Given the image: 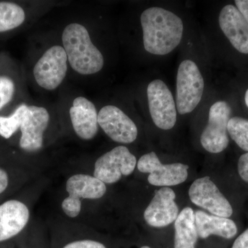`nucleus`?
<instances>
[{"mask_svg": "<svg viewBox=\"0 0 248 248\" xmlns=\"http://www.w3.org/2000/svg\"><path fill=\"white\" fill-rule=\"evenodd\" d=\"M49 121L50 115L45 108L28 106L20 127L21 149L27 152L40 151L43 146L44 134Z\"/></svg>", "mask_w": 248, "mask_h": 248, "instance_id": "nucleus-12", "label": "nucleus"}, {"mask_svg": "<svg viewBox=\"0 0 248 248\" xmlns=\"http://www.w3.org/2000/svg\"><path fill=\"white\" fill-rule=\"evenodd\" d=\"M228 135L243 151L248 152V120L240 117L230 119Z\"/></svg>", "mask_w": 248, "mask_h": 248, "instance_id": "nucleus-21", "label": "nucleus"}, {"mask_svg": "<svg viewBox=\"0 0 248 248\" xmlns=\"http://www.w3.org/2000/svg\"><path fill=\"white\" fill-rule=\"evenodd\" d=\"M27 108V104H22L11 115L0 116V136L8 140L20 129Z\"/></svg>", "mask_w": 248, "mask_h": 248, "instance_id": "nucleus-20", "label": "nucleus"}, {"mask_svg": "<svg viewBox=\"0 0 248 248\" xmlns=\"http://www.w3.org/2000/svg\"><path fill=\"white\" fill-rule=\"evenodd\" d=\"M220 28L240 53L248 54V23L236 6L226 5L218 17Z\"/></svg>", "mask_w": 248, "mask_h": 248, "instance_id": "nucleus-14", "label": "nucleus"}, {"mask_svg": "<svg viewBox=\"0 0 248 248\" xmlns=\"http://www.w3.org/2000/svg\"><path fill=\"white\" fill-rule=\"evenodd\" d=\"M195 215L197 232L202 239L215 235L223 239H231L237 234L236 223L229 218L208 215L202 210L196 211Z\"/></svg>", "mask_w": 248, "mask_h": 248, "instance_id": "nucleus-17", "label": "nucleus"}, {"mask_svg": "<svg viewBox=\"0 0 248 248\" xmlns=\"http://www.w3.org/2000/svg\"><path fill=\"white\" fill-rule=\"evenodd\" d=\"M231 248H248V228L236 238Z\"/></svg>", "mask_w": 248, "mask_h": 248, "instance_id": "nucleus-25", "label": "nucleus"}, {"mask_svg": "<svg viewBox=\"0 0 248 248\" xmlns=\"http://www.w3.org/2000/svg\"><path fill=\"white\" fill-rule=\"evenodd\" d=\"M152 120L162 130H170L177 122V110L172 93L164 81L155 79L147 89Z\"/></svg>", "mask_w": 248, "mask_h": 248, "instance_id": "nucleus-8", "label": "nucleus"}, {"mask_svg": "<svg viewBox=\"0 0 248 248\" xmlns=\"http://www.w3.org/2000/svg\"><path fill=\"white\" fill-rule=\"evenodd\" d=\"M140 248H150L149 246H142V247Z\"/></svg>", "mask_w": 248, "mask_h": 248, "instance_id": "nucleus-29", "label": "nucleus"}, {"mask_svg": "<svg viewBox=\"0 0 248 248\" xmlns=\"http://www.w3.org/2000/svg\"><path fill=\"white\" fill-rule=\"evenodd\" d=\"M231 108L223 101H218L210 107L208 122L201 136V143L209 153H220L229 144L228 124L231 119Z\"/></svg>", "mask_w": 248, "mask_h": 248, "instance_id": "nucleus-6", "label": "nucleus"}, {"mask_svg": "<svg viewBox=\"0 0 248 248\" xmlns=\"http://www.w3.org/2000/svg\"><path fill=\"white\" fill-rule=\"evenodd\" d=\"M137 167L140 172L149 174L148 182L155 186L179 185L188 177V166L182 163L162 164L155 152L143 155L139 159Z\"/></svg>", "mask_w": 248, "mask_h": 248, "instance_id": "nucleus-7", "label": "nucleus"}, {"mask_svg": "<svg viewBox=\"0 0 248 248\" xmlns=\"http://www.w3.org/2000/svg\"><path fill=\"white\" fill-rule=\"evenodd\" d=\"M234 2L236 7L248 23V0H236Z\"/></svg>", "mask_w": 248, "mask_h": 248, "instance_id": "nucleus-26", "label": "nucleus"}, {"mask_svg": "<svg viewBox=\"0 0 248 248\" xmlns=\"http://www.w3.org/2000/svg\"><path fill=\"white\" fill-rule=\"evenodd\" d=\"M188 195L192 203L212 215L224 218L232 215L231 204L209 177L196 179L189 189Z\"/></svg>", "mask_w": 248, "mask_h": 248, "instance_id": "nucleus-10", "label": "nucleus"}, {"mask_svg": "<svg viewBox=\"0 0 248 248\" xmlns=\"http://www.w3.org/2000/svg\"><path fill=\"white\" fill-rule=\"evenodd\" d=\"M67 60L63 47L54 46L48 49L34 67L37 84L48 91L56 89L66 76Z\"/></svg>", "mask_w": 248, "mask_h": 248, "instance_id": "nucleus-9", "label": "nucleus"}, {"mask_svg": "<svg viewBox=\"0 0 248 248\" xmlns=\"http://www.w3.org/2000/svg\"><path fill=\"white\" fill-rule=\"evenodd\" d=\"M62 43L74 71L81 75H92L102 69L104 57L93 45L84 26L77 23L67 26L62 34Z\"/></svg>", "mask_w": 248, "mask_h": 248, "instance_id": "nucleus-2", "label": "nucleus"}, {"mask_svg": "<svg viewBox=\"0 0 248 248\" xmlns=\"http://www.w3.org/2000/svg\"><path fill=\"white\" fill-rule=\"evenodd\" d=\"M98 124L112 140L121 143H131L138 135V127L133 121L114 106H106L98 113Z\"/></svg>", "mask_w": 248, "mask_h": 248, "instance_id": "nucleus-11", "label": "nucleus"}, {"mask_svg": "<svg viewBox=\"0 0 248 248\" xmlns=\"http://www.w3.org/2000/svg\"><path fill=\"white\" fill-rule=\"evenodd\" d=\"M137 164L136 157L127 147H115L98 158L94 163L93 176L105 184H115L123 176L130 175Z\"/></svg>", "mask_w": 248, "mask_h": 248, "instance_id": "nucleus-5", "label": "nucleus"}, {"mask_svg": "<svg viewBox=\"0 0 248 248\" xmlns=\"http://www.w3.org/2000/svg\"><path fill=\"white\" fill-rule=\"evenodd\" d=\"M25 19V11L22 6L11 1H0V33L17 29Z\"/></svg>", "mask_w": 248, "mask_h": 248, "instance_id": "nucleus-19", "label": "nucleus"}, {"mask_svg": "<svg viewBox=\"0 0 248 248\" xmlns=\"http://www.w3.org/2000/svg\"><path fill=\"white\" fill-rule=\"evenodd\" d=\"M70 117L76 135L84 140H91L98 131V113L94 104L84 97L73 101Z\"/></svg>", "mask_w": 248, "mask_h": 248, "instance_id": "nucleus-16", "label": "nucleus"}, {"mask_svg": "<svg viewBox=\"0 0 248 248\" xmlns=\"http://www.w3.org/2000/svg\"><path fill=\"white\" fill-rule=\"evenodd\" d=\"M245 102H246V106L248 108V89L246 91V94H245Z\"/></svg>", "mask_w": 248, "mask_h": 248, "instance_id": "nucleus-28", "label": "nucleus"}, {"mask_svg": "<svg viewBox=\"0 0 248 248\" xmlns=\"http://www.w3.org/2000/svg\"><path fill=\"white\" fill-rule=\"evenodd\" d=\"M16 91V82L6 75H0V110L14 99Z\"/></svg>", "mask_w": 248, "mask_h": 248, "instance_id": "nucleus-22", "label": "nucleus"}, {"mask_svg": "<svg viewBox=\"0 0 248 248\" xmlns=\"http://www.w3.org/2000/svg\"><path fill=\"white\" fill-rule=\"evenodd\" d=\"M9 186V176L4 170L0 169V195Z\"/></svg>", "mask_w": 248, "mask_h": 248, "instance_id": "nucleus-27", "label": "nucleus"}, {"mask_svg": "<svg viewBox=\"0 0 248 248\" xmlns=\"http://www.w3.org/2000/svg\"><path fill=\"white\" fill-rule=\"evenodd\" d=\"M143 46L148 53L167 55L182 41L184 24L182 19L162 8L152 7L142 13Z\"/></svg>", "mask_w": 248, "mask_h": 248, "instance_id": "nucleus-1", "label": "nucleus"}, {"mask_svg": "<svg viewBox=\"0 0 248 248\" xmlns=\"http://www.w3.org/2000/svg\"><path fill=\"white\" fill-rule=\"evenodd\" d=\"M66 190L68 196L62 202V210L67 217L76 218L81 213V200L102 198L107 193V187L104 182L93 175L76 174L66 181Z\"/></svg>", "mask_w": 248, "mask_h": 248, "instance_id": "nucleus-3", "label": "nucleus"}, {"mask_svg": "<svg viewBox=\"0 0 248 248\" xmlns=\"http://www.w3.org/2000/svg\"><path fill=\"white\" fill-rule=\"evenodd\" d=\"M30 211L25 203L9 200L0 205V242L12 239L26 228Z\"/></svg>", "mask_w": 248, "mask_h": 248, "instance_id": "nucleus-15", "label": "nucleus"}, {"mask_svg": "<svg viewBox=\"0 0 248 248\" xmlns=\"http://www.w3.org/2000/svg\"><path fill=\"white\" fill-rule=\"evenodd\" d=\"M175 199V192L169 187L156 191L143 213L147 224L154 228H164L175 221L179 214Z\"/></svg>", "mask_w": 248, "mask_h": 248, "instance_id": "nucleus-13", "label": "nucleus"}, {"mask_svg": "<svg viewBox=\"0 0 248 248\" xmlns=\"http://www.w3.org/2000/svg\"><path fill=\"white\" fill-rule=\"evenodd\" d=\"M237 167L240 177L248 184V152L240 156Z\"/></svg>", "mask_w": 248, "mask_h": 248, "instance_id": "nucleus-24", "label": "nucleus"}, {"mask_svg": "<svg viewBox=\"0 0 248 248\" xmlns=\"http://www.w3.org/2000/svg\"><path fill=\"white\" fill-rule=\"evenodd\" d=\"M62 248H107L105 245L93 239H81L72 241Z\"/></svg>", "mask_w": 248, "mask_h": 248, "instance_id": "nucleus-23", "label": "nucleus"}, {"mask_svg": "<svg viewBox=\"0 0 248 248\" xmlns=\"http://www.w3.org/2000/svg\"><path fill=\"white\" fill-rule=\"evenodd\" d=\"M204 80L198 66L191 60L179 65L177 77V108L181 115L190 113L202 100Z\"/></svg>", "mask_w": 248, "mask_h": 248, "instance_id": "nucleus-4", "label": "nucleus"}, {"mask_svg": "<svg viewBox=\"0 0 248 248\" xmlns=\"http://www.w3.org/2000/svg\"><path fill=\"white\" fill-rule=\"evenodd\" d=\"M174 248H195L198 232L195 223V212L186 207L174 221Z\"/></svg>", "mask_w": 248, "mask_h": 248, "instance_id": "nucleus-18", "label": "nucleus"}]
</instances>
